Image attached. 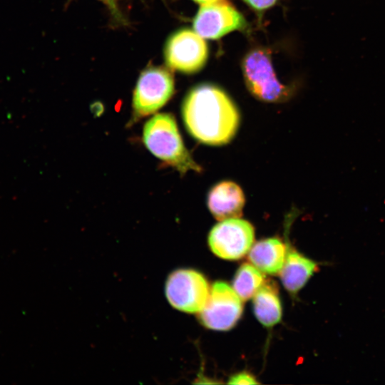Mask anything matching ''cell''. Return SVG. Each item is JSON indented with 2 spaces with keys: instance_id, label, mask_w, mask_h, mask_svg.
<instances>
[{
  "instance_id": "obj_12",
  "label": "cell",
  "mask_w": 385,
  "mask_h": 385,
  "mask_svg": "<svg viewBox=\"0 0 385 385\" xmlns=\"http://www.w3.org/2000/svg\"><path fill=\"white\" fill-rule=\"evenodd\" d=\"M287 245L277 237L267 238L252 245L249 260L261 272L279 274L286 257Z\"/></svg>"
},
{
  "instance_id": "obj_17",
  "label": "cell",
  "mask_w": 385,
  "mask_h": 385,
  "mask_svg": "<svg viewBox=\"0 0 385 385\" xmlns=\"http://www.w3.org/2000/svg\"><path fill=\"white\" fill-rule=\"evenodd\" d=\"M194 1L199 3L200 5H207L227 2V0H193Z\"/></svg>"
},
{
  "instance_id": "obj_13",
  "label": "cell",
  "mask_w": 385,
  "mask_h": 385,
  "mask_svg": "<svg viewBox=\"0 0 385 385\" xmlns=\"http://www.w3.org/2000/svg\"><path fill=\"white\" fill-rule=\"evenodd\" d=\"M253 307L255 317L267 327H272L281 320V302L273 283H263L254 295Z\"/></svg>"
},
{
  "instance_id": "obj_3",
  "label": "cell",
  "mask_w": 385,
  "mask_h": 385,
  "mask_svg": "<svg viewBox=\"0 0 385 385\" xmlns=\"http://www.w3.org/2000/svg\"><path fill=\"white\" fill-rule=\"evenodd\" d=\"M173 93V77L167 69L151 66L144 70L133 92V115L129 123H135L158 111L170 99Z\"/></svg>"
},
{
  "instance_id": "obj_16",
  "label": "cell",
  "mask_w": 385,
  "mask_h": 385,
  "mask_svg": "<svg viewBox=\"0 0 385 385\" xmlns=\"http://www.w3.org/2000/svg\"><path fill=\"white\" fill-rule=\"evenodd\" d=\"M250 7L256 10H265L272 6L277 0H243Z\"/></svg>"
},
{
  "instance_id": "obj_8",
  "label": "cell",
  "mask_w": 385,
  "mask_h": 385,
  "mask_svg": "<svg viewBox=\"0 0 385 385\" xmlns=\"http://www.w3.org/2000/svg\"><path fill=\"white\" fill-rule=\"evenodd\" d=\"M208 57L205 38L195 31L180 29L168 38L165 48L168 66L175 71L192 73L200 71Z\"/></svg>"
},
{
  "instance_id": "obj_11",
  "label": "cell",
  "mask_w": 385,
  "mask_h": 385,
  "mask_svg": "<svg viewBox=\"0 0 385 385\" xmlns=\"http://www.w3.org/2000/svg\"><path fill=\"white\" fill-rule=\"evenodd\" d=\"M284 265L279 272L284 288L292 294H296L307 282L318 268L312 260L291 248L288 243Z\"/></svg>"
},
{
  "instance_id": "obj_1",
  "label": "cell",
  "mask_w": 385,
  "mask_h": 385,
  "mask_svg": "<svg viewBox=\"0 0 385 385\" xmlns=\"http://www.w3.org/2000/svg\"><path fill=\"white\" fill-rule=\"evenodd\" d=\"M182 115L189 133L210 145H222L235 136L240 125L239 111L228 95L219 87L203 83L185 96Z\"/></svg>"
},
{
  "instance_id": "obj_4",
  "label": "cell",
  "mask_w": 385,
  "mask_h": 385,
  "mask_svg": "<svg viewBox=\"0 0 385 385\" xmlns=\"http://www.w3.org/2000/svg\"><path fill=\"white\" fill-rule=\"evenodd\" d=\"M242 71L246 85L257 98L279 102L289 96V89L277 79L270 58L263 50L250 51L244 58Z\"/></svg>"
},
{
  "instance_id": "obj_9",
  "label": "cell",
  "mask_w": 385,
  "mask_h": 385,
  "mask_svg": "<svg viewBox=\"0 0 385 385\" xmlns=\"http://www.w3.org/2000/svg\"><path fill=\"white\" fill-rule=\"evenodd\" d=\"M247 26L244 16L227 2L200 5L193 19V29L200 36L217 39Z\"/></svg>"
},
{
  "instance_id": "obj_15",
  "label": "cell",
  "mask_w": 385,
  "mask_h": 385,
  "mask_svg": "<svg viewBox=\"0 0 385 385\" xmlns=\"http://www.w3.org/2000/svg\"><path fill=\"white\" fill-rule=\"evenodd\" d=\"M230 384H258L259 382L250 374L242 371L231 376L227 381Z\"/></svg>"
},
{
  "instance_id": "obj_10",
  "label": "cell",
  "mask_w": 385,
  "mask_h": 385,
  "mask_svg": "<svg viewBox=\"0 0 385 385\" xmlns=\"http://www.w3.org/2000/svg\"><path fill=\"white\" fill-rule=\"evenodd\" d=\"M245 202L242 189L231 181H223L215 185L210 190L207 197L208 208L219 221L240 218Z\"/></svg>"
},
{
  "instance_id": "obj_5",
  "label": "cell",
  "mask_w": 385,
  "mask_h": 385,
  "mask_svg": "<svg viewBox=\"0 0 385 385\" xmlns=\"http://www.w3.org/2000/svg\"><path fill=\"white\" fill-rule=\"evenodd\" d=\"M165 291L174 308L187 313H197L205 305L210 287L200 272L192 269H179L168 276Z\"/></svg>"
},
{
  "instance_id": "obj_14",
  "label": "cell",
  "mask_w": 385,
  "mask_h": 385,
  "mask_svg": "<svg viewBox=\"0 0 385 385\" xmlns=\"http://www.w3.org/2000/svg\"><path fill=\"white\" fill-rule=\"evenodd\" d=\"M264 282V275L259 269L243 263L235 274L232 288L242 301H247L254 297Z\"/></svg>"
},
{
  "instance_id": "obj_6",
  "label": "cell",
  "mask_w": 385,
  "mask_h": 385,
  "mask_svg": "<svg viewBox=\"0 0 385 385\" xmlns=\"http://www.w3.org/2000/svg\"><path fill=\"white\" fill-rule=\"evenodd\" d=\"M242 299L232 287L222 281L215 282L204 307L198 312L205 327L217 331L232 329L242 313Z\"/></svg>"
},
{
  "instance_id": "obj_7",
  "label": "cell",
  "mask_w": 385,
  "mask_h": 385,
  "mask_svg": "<svg viewBox=\"0 0 385 385\" xmlns=\"http://www.w3.org/2000/svg\"><path fill=\"white\" fill-rule=\"evenodd\" d=\"M254 240L255 230L249 222L232 218L222 220L212 228L208 245L217 257L235 260L249 252Z\"/></svg>"
},
{
  "instance_id": "obj_2",
  "label": "cell",
  "mask_w": 385,
  "mask_h": 385,
  "mask_svg": "<svg viewBox=\"0 0 385 385\" xmlns=\"http://www.w3.org/2000/svg\"><path fill=\"white\" fill-rule=\"evenodd\" d=\"M143 141L153 155L180 174L190 170L202 171L185 148L176 120L171 114L158 113L150 118L143 126Z\"/></svg>"
}]
</instances>
